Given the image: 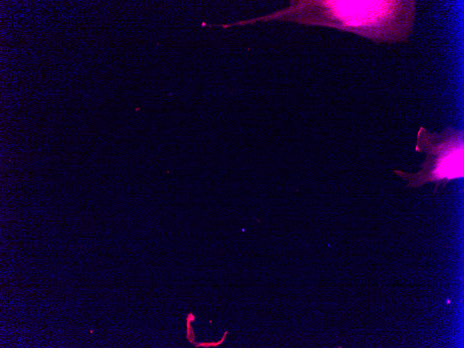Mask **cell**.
<instances>
[{"mask_svg":"<svg viewBox=\"0 0 464 348\" xmlns=\"http://www.w3.org/2000/svg\"><path fill=\"white\" fill-rule=\"evenodd\" d=\"M415 151L426 154L421 169L413 174L394 170L404 180L408 181L406 187L417 188L429 182L436 188L455 179L464 176V135L463 130L447 126L440 133H430L421 126L417 134Z\"/></svg>","mask_w":464,"mask_h":348,"instance_id":"7a4b0ae2","label":"cell"},{"mask_svg":"<svg viewBox=\"0 0 464 348\" xmlns=\"http://www.w3.org/2000/svg\"><path fill=\"white\" fill-rule=\"evenodd\" d=\"M415 1H310L304 3L310 24L354 32L375 43L407 42L413 32Z\"/></svg>","mask_w":464,"mask_h":348,"instance_id":"6da1fadb","label":"cell"},{"mask_svg":"<svg viewBox=\"0 0 464 348\" xmlns=\"http://www.w3.org/2000/svg\"><path fill=\"white\" fill-rule=\"evenodd\" d=\"M227 333H228L227 331H226V332L224 333L223 338H222V340H220L218 342H203V343H199V344H197V345H195V346H196V347H215V346H217V345H220L221 343H222V342H223V340H224V338H225L226 335L227 334Z\"/></svg>","mask_w":464,"mask_h":348,"instance_id":"3957f363","label":"cell"},{"mask_svg":"<svg viewBox=\"0 0 464 348\" xmlns=\"http://www.w3.org/2000/svg\"><path fill=\"white\" fill-rule=\"evenodd\" d=\"M190 323V320H189V317H187V339L189 340L190 339V336L192 337V339H194V332Z\"/></svg>","mask_w":464,"mask_h":348,"instance_id":"277c9868","label":"cell"}]
</instances>
